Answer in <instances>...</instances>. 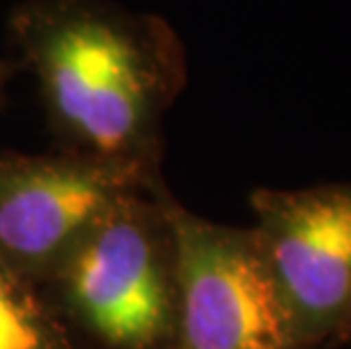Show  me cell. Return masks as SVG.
I'll use <instances>...</instances> for the list:
<instances>
[{
  "label": "cell",
  "instance_id": "1",
  "mask_svg": "<svg viewBox=\"0 0 351 349\" xmlns=\"http://www.w3.org/2000/svg\"><path fill=\"white\" fill-rule=\"evenodd\" d=\"M10 29L66 150L159 173L163 116L186 84L166 21L109 0H23Z\"/></svg>",
  "mask_w": 351,
  "mask_h": 349
},
{
  "label": "cell",
  "instance_id": "2",
  "mask_svg": "<svg viewBox=\"0 0 351 349\" xmlns=\"http://www.w3.org/2000/svg\"><path fill=\"white\" fill-rule=\"evenodd\" d=\"M161 186L127 197L95 225L46 281L86 343L100 349H170L175 245Z\"/></svg>",
  "mask_w": 351,
  "mask_h": 349
},
{
  "label": "cell",
  "instance_id": "3",
  "mask_svg": "<svg viewBox=\"0 0 351 349\" xmlns=\"http://www.w3.org/2000/svg\"><path fill=\"white\" fill-rule=\"evenodd\" d=\"M166 211L175 245L170 349H306L254 227H229L184 209Z\"/></svg>",
  "mask_w": 351,
  "mask_h": 349
},
{
  "label": "cell",
  "instance_id": "4",
  "mask_svg": "<svg viewBox=\"0 0 351 349\" xmlns=\"http://www.w3.org/2000/svg\"><path fill=\"white\" fill-rule=\"evenodd\" d=\"M156 186L159 173L77 150L0 154V261L46 284L104 215Z\"/></svg>",
  "mask_w": 351,
  "mask_h": 349
},
{
  "label": "cell",
  "instance_id": "5",
  "mask_svg": "<svg viewBox=\"0 0 351 349\" xmlns=\"http://www.w3.org/2000/svg\"><path fill=\"white\" fill-rule=\"evenodd\" d=\"M250 202L306 349L331 347L351 313V184L258 189Z\"/></svg>",
  "mask_w": 351,
  "mask_h": 349
},
{
  "label": "cell",
  "instance_id": "6",
  "mask_svg": "<svg viewBox=\"0 0 351 349\" xmlns=\"http://www.w3.org/2000/svg\"><path fill=\"white\" fill-rule=\"evenodd\" d=\"M41 286L0 261V349H88Z\"/></svg>",
  "mask_w": 351,
  "mask_h": 349
},
{
  "label": "cell",
  "instance_id": "7",
  "mask_svg": "<svg viewBox=\"0 0 351 349\" xmlns=\"http://www.w3.org/2000/svg\"><path fill=\"white\" fill-rule=\"evenodd\" d=\"M19 69H23L21 62H10V59H0V102L5 98V91H7V84L10 80L14 77V73Z\"/></svg>",
  "mask_w": 351,
  "mask_h": 349
},
{
  "label": "cell",
  "instance_id": "8",
  "mask_svg": "<svg viewBox=\"0 0 351 349\" xmlns=\"http://www.w3.org/2000/svg\"><path fill=\"white\" fill-rule=\"evenodd\" d=\"M340 345H349V347H351V313H349V317H347L345 326H342L340 333L335 336V340H333V345H331V347H340Z\"/></svg>",
  "mask_w": 351,
  "mask_h": 349
}]
</instances>
